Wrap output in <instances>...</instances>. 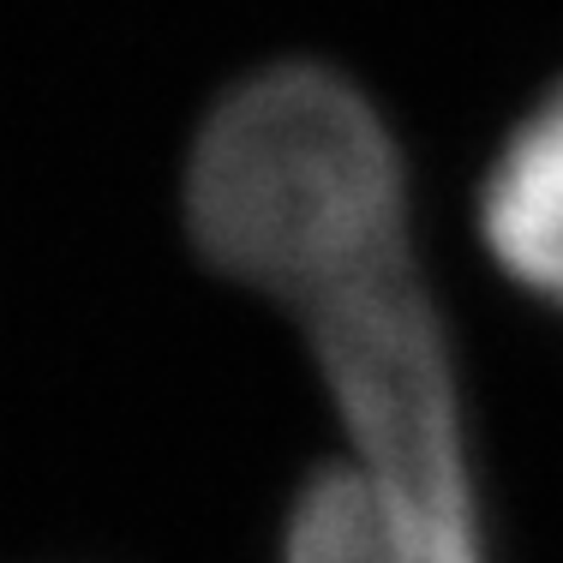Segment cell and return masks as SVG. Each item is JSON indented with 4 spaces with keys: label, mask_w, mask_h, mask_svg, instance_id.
<instances>
[{
    "label": "cell",
    "mask_w": 563,
    "mask_h": 563,
    "mask_svg": "<svg viewBox=\"0 0 563 563\" xmlns=\"http://www.w3.org/2000/svg\"><path fill=\"white\" fill-rule=\"evenodd\" d=\"M205 258L264 300L408 240V180L378 109L324 66H271L205 120L186 168Z\"/></svg>",
    "instance_id": "cell-1"
},
{
    "label": "cell",
    "mask_w": 563,
    "mask_h": 563,
    "mask_svg": "<svg viewBox=\"0 0 563 563\" xmlns=\"http://www.w3.org/2000/svg\"><path fill=\"white\" fill-rule=\"evenodd\" d=\"M282 563H486L479 516H450L336 462L300 492Z\"/></svg>",
    "instance_id": "cell-2"
},
{
    "label": "cell",
    "mask_w": 563,
    "mask_h": 563,
    "mask_svg": "<svg viewBox=\"0 0 563 563\" xmlns=\"http://www.w3.org/2000/svg\"><path fill=\"white\" fill-rule=\"evenodd\" d=\"M479 228L521 288L563 306V85L498 151L479 192Z\"/></svg>",
    "instance_id": "cell-3"
}]
</instances>
